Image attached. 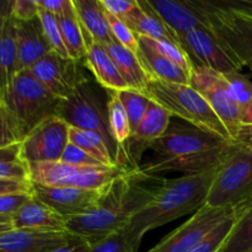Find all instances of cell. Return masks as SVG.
Masks as SVG:
<instances>
[{"instance_id":"6da1fadb","label":"cell","mask_w":252,"mask_h":252,"mask_svg":"<svg viewBox=\"0 0 252 252\" xmlns=\"http://www.w3.org/2000/svg\"><path fill=\"white\" fill-rule=\"evenodd\" d=\"M235 140L182 122H171L166 132L150 147L152 158L139 171L150 179L167 172L198 175L216 169Z\"/></svg>"},{"instance_id":"7a4b0ae2","label":"cell","mask_w":252,"mask_h":252,"mask_svg":"<svg viewBox=\"0 0 252 252\" xmlns=\"http://www.w3.org/2000/svg\"><path fill=\"white\" fill-rule=\"evenodd\" d=\"M150 177L139 170L126 172L102 189L97 204L90 212L66 221L69 233L89 246L126 230L133 217L153 199L155 189H147L143 181Z\"/></svg>"},{"instance_id":"3957f363","label":"cell","mask_w":252,"mask_h":252,"mask_svg":"<svg viewBox=\"0 0 252 252\" xmlns=\"http://www.w3.org/2000/svg\"><path fill=\"white\" fill-rule=\"evenodd\" d=\"M216 169L198 175L160 180L152 201L133 217L126 228L125 234L129 243L139 250L143 236L148 231L202 208L206 204Z\"/></svg>"},{"instance_id":"277c9868","label":"cell","mask_w":252,"mask_h":252,"mask_svg":"<svg viewBox=\"0 0 252 252\" xmlns=\"http://www.w3.org/2000/svg\"><path fill=\"white\" fill-rule=\"evenodd\" d=\"M111 91L106 90L95 79H88L69 97L61 100L57 117L63 120L69 127L91 130L105 140L111 159L116 166L127 171H135L127 153L120 148L111 134L108 123V102Z\"/></svg>"},{"instance_id":"5b68a950","label":"cell","mask_w":252,"mask_h":252,"mask_svg":"<svg viewBox=\"0 0 252 252\" xmlns=\"http://www.w3.org/2000/svg\"><path fill=\"white\" fill-rule=\"evenodd\" d=\"M61 100L29 70H24L17 73L1 105L22 142L42 122L57 116Z\"/></svg>"},{"instance_id":"8992f818","label":"cell","mask_w":252,"mask_h":252,"mask_svg":"<svg viewBox=\"0 0 252 252\" xmlns=\"http://www.w3.org/2000/svg\"><path fill=\"white\" fill-rule=\"evenodd\" d=\"M252 196V140L234 142L217 166L204 206L235 208Z\"/></svg>"},{"instance_id":"52a82bcc","label":"cell","mask_w":252,"mask_h":252,"mask_svg":"<svg viewBox=\"0 0 252 252\" xmlns=\"http://www.w3.org/2000/svg\"><path fill=\"white\" fill-rule=\"evenodd\" d=\"M145 95L169 111L172 117L181 118L199 129L213 133L224 139L233 140L225 126L212 110L208 102L191 85L150 80Z\"/></svg>"},{"instance_id":"ba28073f","label":"cell","mask_w":252,"mask_h":252,"mask_svg":"<svg viewBox=\"0 0 252 252\" xmlns=\"http://www.w3.org/2000/svg\"><path fill=\"white\" fill-rule=\"evenodd\" d=\"M209 22V30L229 56L252 73V12L228 0H197Z\"/></svg>"},{"instance_id":"9c48e42d","label":"cell","mask_w":252,"mask_h":252,"mask_svg":"<svg viewBox=\"0 0 252 252\" xmlns=\"http://www.w3.org/2000/svg\"><path fill=\"white\" fill-rule=\"evenodd\" d=\"M126 172L129 171L117 166H76L63 161L29 164L30 181L43 186L101 189Z\"/></svg>"},{"instance_id":"30bf717a","label":"cell","mask_w":252,"mask_h":252,"mask_svg":"<svg viewBox=\"0 0 252 252\" xmlns=\"http://www.w3.org/2000/svg\"><path fill=\"white\" fill-rule=\"evenodd\" d=\"M189 85L208 102L235 140L241 128V112L223 74L203 66H193Z\"/></svg>"},{"instance_id":"8fae6325","label":"cell","mask_w":252,"mask_h":252,"mask_svg":"<svg viewBox=\"0 0 252 252\" xmlns=\"http://www.w3.org/2000/svg\"><path fill=\"white\" fill-rule=\"evenodd\" d=\"M234 214V208L203 206L186 223L162 239L148 252H189L212 230Z\"/></svg>"},{"instance_id":"7c38bea8","label":"cell","mask_w":252,"mask_h":252,"mask_svg":"<svg viewBox=\"0 0 252 252\" xmlns=\"http://www.w3.org/2000/svg\"><path fill=\"white\" fill-rule=\"evenodd\" d=\"M85 65L71 58L51 52L29 69L30 73L53 95L66 98L89 78Z\"/></svg>"},{"instance_id":"4fadbf2b","label":"cell","mask_w":252,"mask_h":252,"mask_svg":"<svg viewBox=\"0 0 252 252\" xmlns=\"http://www.w3.org/2000/svg\"><path fill=\"white\" fill-rule=\"evenodd\" d=\"M69 126L59 117L48 118L34 128L21 143V155L27 164L59 161L68 145Z\"/></svg>"},{"instance_id":"5bb4252c","label":"cell","mask_w":252,"mask_h":252,"mask_svg":"<svg viewBox=\"0 0 252 252\" xmlns=\"http://www.w3.org/2000/svg\"><path fill=\"white\" fill-rule=\"evenodd\" d=\"M182 48L189 54L193 66H203L225 74L240 71L243 66L234 61L216 38L211 30L193 29L180 38Z\"/></svg>"},{"instance_id":"9a60e30c","label":"cell","mask_w":252,"mask_h":252,"mask_svg":"<svg viewBox=\"0 0 252 252\" xmlns=\"http://www.w3.org/2000/svg\"><path fill=\"white\" fill-rule=\"evenodd\" d=\"M102 189H85L69 186H43L32 184V194L61 214L66 221L90 212L97 204Z\"/></svg>"},{"instance_id":"2e32d148","label":"cell","mask_w":252,"mask_h":252,"mask_svg":"<svg viewBox=\"0 0 252 252\" xmlns=\"http://www.w3.org/2000/svg\"><path fill=\"white\" fill-rule=\"evenodd\" d=\"M81 240L69 231L12 229L0 235V252H52Z\"/></svg>"},{"instance_id":"e0dca14e","label":"cell","mask_w":252,"mask_h":252,"mask_svg":"<svg viewBox=\"0 0 252 252\" xmlns=\"http://www.w3.org/2000/svg\"><path fill=\"white\" fill-rule=\"evenodd\" d=\"M150 9L179 37L193 29H208L209 22L197 0H147Z\"/></svg>"},{"instance_id":"ac0fdd59","label":"cell","mask_w":252,"mask_h":252,"mask_svg":"<svg viewBox=\"0 0 252 252\" xmlns=\"http://www.w3.org/2000/svg\"><path fill=\"white\" fill-rule=\"evenodd\" d=\"M171 118L172 115L169 111L154 101H150L144 117L140 121L135 132L130 135L128 143V154L133 169H139L143 153L150 149V147L166 132L171 123Z\"/></svg>"},{"instance_id":"d6986e66","label":"cell","mask_w":252,"mask_h":252,"mask_svg":"<svg viewBox=\"0 0 252 252\" xmlns=\"http://www.w3.org/2000/svg\"><path fill=\"white\" fill-rule=\"evenodd\" d=\"M15 20V19H14ZM17 73L29 70L33 64L51 53L39 17L30 21H16Z\"/></svg>"},{"instance_id":"ffe728a7","label":"cell","mask_w":252,"mask_h":252,"mask_svg":"<svg viewBox=\"0 0 252 252\" xmlns=\"http://www.w3.org/2000/svg\"><path fill=\"white\" fill-rule=\"evenodd\" d=\"M12 224L14 229H32L54 233L68 231L66 219L43 202L38 201L33 194L16 213L12 214Z\"/></svg>"},{"instance_id":"44dd1931","label":"cell","mask_w":252,"mask_h":252,"mask_svg":"<svg viewBox=\"0 0 252 252\" xmlns=\"http://www.w3.org/2000/svg\"><path fill=\"white\" fill-rule=\"evenodd\" d=\"M84 65L90 70L94 79L106 90L111 93L129 90L126 81L121 76L117 66L106 52L105 47L97 42H86V57L84 59Z\"/></svg>"},{"instance_id":"7402d4cb","label":"cell","mask_w":252,"mask_h":252,"mask_svg":"<svg viewBox=\"0 0 252 252\" xmlns=\"http://www.w3.org/2000/svg\"><path fill=\"white\" fill-rule=\"evenodd\" d=\"M73 4L84 33L103 47L116 42L100 0H73Z\"/></svg>"},{"instance_id":"603a6c76","label":"cell","mask_w":252,"mask_h":252,"mask_svg":"<svg viewBox=\"0 0 252 252\" xmlns=\"http://www.w3.org/2000/svg\"><path fill=\"white\" fill-rule=\"evenodd\" d=\"M138 4L137 9L123 20L137 36L181 44L179 37L150 9L147 0H138Z\"/></svg>"},{"instance_id":"cb8c5ba5","label":"cell","mask_w":252,"mask_h":252,"mask_svg":"<svg viewBox=\"0 0 252 252\" xmlns=\"http://www.w3.org/2000/svg\"><path fill=\"white\" fill-rule=\"evenodd\" d=\"M17 75L16 24L10 16L0 30V101H4Z\"/></svg>"},{"instance_id":"d4e9b609","label":"cell","mask_w":252,"mask_h":252,"mask_svg":"<svg viewBox=\"0 0 252 252\" xmlns=\"http://www.w3.org/2000/svg\"><path fill=\"white\" fill-rule=\"evenodd\" d=\"M137 57L150 80H159L170 84L189 85L191 75L171 61L160 56L152 48L139 42Z\"/></svg>"},{"instance_id":"484cf974","label":"cell","mask_w":252,"mask_h":252,"mask_svg":"<svg viewBox=\"0 0 252 252\" xmlns=\"http://www.w3.org/2000/svg\"><path fill=\"white\" fill-rule=\"evenodd\" d=\"M105 49L113 61L115 65L117 66L118 71L127 84L128 89L145 95L150 79L143 69L137 54L118 44L117 42L108 44L105 47Z\"/></svg>"},{"instance_id":"4316f807","label":"cell","mask_w":252,"mask_h":252,"mask_svg":"<svg viewBox=\"0 0 252 252\" xmlns=\"http://www.w3.org/2000/svg\"><path fill=\"white\" fill-rule=\"evenodd\" d=\"M219 252H252V196L234 208V224Z\"/></svg>"},{"instance_id":"83f0119b","label":"cell","mask_w":252,"mask_h":252,"mask_svg":"<svg viewBox=\"0 0 252 252\" xmlns=\"http://www.w3.org/2000/svg\"><path fill=\"white\" fill-rule=\"evenodd\" d=\"M57 21L61 27L62 36H63L64 44L66 47L69 57L74 61L81 62L84 64V59L86 57V43L84 38V32L81 25L79 22L73 0L71 4L63 14L58 15Z\"/></svg>"},{"instance_id":"f1b7e54d","label":"cell","mask_w":252,"mask_h":252,"mask_svg":"<svg viewBox=\"0 0 252 252\" xmlns=\"http://www.w3.org/2000/svg\"><path fill=\"white\" fill-rule=\"evenodd\" d=\"M68 139L69 143L83 149L84 152L95 158L105 166H116L111 159L110 152H108L105 140L97 133L91 132V130L79 129L75 127H69Z\"/></svg>"},{"instance_id":"f546056e","label":"cell","mask_w":252,"mask_h":252,"mask_svg":"<svg viewBox=\"0 0 252 252\" xmlns=\"http://www.w3.org/2000/svg\"><path fill=\"white\" fill-rule=\"evenodd\" d=\"M108 123H110L111 134H112L115 142L120 145L121 149L127 153L128 158H129L128 143H129L130 134H132L129 120H128L127 112L116 93H111L110 102H108Z\"/></svg>"},{"instance_id":"4dcf8cb0","label":"cell","mask_w":252,"mask_h":252,"mask_svg":"<svg viewBox=\"0 0 252 252\" xmlns=\"http://www.w3.org/2000/svg\"><path fill=\"white\" fill-rule=\"evenodd\" d=\"M0 179L30 181L29 164L22 158L20 143L0 148Z\"/></svg>"},{"instance_id":"1f68e13d","label":"cell","mask_w":252,"mask_h":252,"mask_svg":"<svg viewBox=\"0 0 252 252\" xmlns=\"http://www.w3.org/2000/svg\"><path fill=\"white\" fill-rule=\"evenodd\" d=\"M138 39H139V42L144 43L145 46L152 48L153 51L159 53L160 56L165 57L166 59L171 61L172 63L179 65L180 68L184 69L187 74L191 75L193 65H192V62L191 59H189V54L185 52V49L182 48L181 44L171 43V42L166 41H160V39H153L149 38V37L143 36H138Z\"/></svg>"},{"instance_id":"d6a6232c","label":"cell","mask_w":252,"mask_h":252,"mask_svg":"<svg viewBox=\"0 0 252 252\" xmlns=\"http://www.w3.org/2000/svg\"><path fill=\"white\" fill-rule=\"evenodd\" d=\"M116 95L118 96L123 107H125L126 112H127L130 125V132L133 134L138 126H139L140 121L144 117L152 100L147 95H144V94L137 93V91L133 90L118 91V93H116Z\"/></svg>"},{"instance_id":"836d02e7","label":"cell","mask_w":252,"mask_h":252,"mask_svg":"<svg viewBox=\"0 0 252 252\" xmlns=\"http://www.w3.org/2000/svg\"><path fill=\"white\" fill-rule=\"evenodd\" d=\"M38 17L41 20L44 36H46L47 41L51 46L52 52L59 54L61 57H64V58H70L68 51H66L65 44H64L63 36H62L61 27H59L58 21H57V17L51 12L41 9V7H39Z\"/></svg>"},{"instance_id":"e575fe53","label":"cell","mask_w":252,"mask_h":252,"mask_svg":"<svg viewBox=\"0 0 252 252\" xmlns=\"http://www.w3.org/2000/svg\"><path fill=\"white\" fill-rule=\"evenodd\" d=\"M234 100L243 113L252 98V81L240 71H233L224 75Z\"/></svg>"},{"instance_id":"d590c367","label":"cell","mask_w":252,"mask_h":252,"mask_svg":"<svg viewBox=\"0 0 252 252\" xmlns=\"http://www.w3.org/2000/svg\"><path fill=\"white\" fill-rule=\"evenodd\" d=\"M106 17H107L108 25H110L111 33H112L113 39L117 42L118 44L123 46L125 48L129 49L133 53L137 54L138 49H139V39L138 36L127 26L125 21L116 17L115 15L110 14L105 10Z\"/></svg>"},{"instance_id":"8d00e7d4","label":"cell","mask_w":252,"mask_h":252,"mask_svg":"<svg viewBox=\"0 0 252 252\" xmlns=\"http://www.w3.org/2000/svg\"><path fill=\"white\" fill-rule=\"evenodd\" d=\"M234 224V214L219 224L214 230H212L196 248L192 249L189 252H219L221 246L225 243L226 238L230 234L231 228Z\"/></svg>"},{"instance_id":"74e56055","label":"cell","mask_w":252,"mask_h":252,"mask_svg":"<svg viewBox=\"0 0 252 252\" xmlns=\"http://www.w3.org/2000/svg\"><path fill=\"white\" fill-rule=\"evenodd\" d=\"M86 252H138V250L129 243L123 230L90 245Z\"/></svg>"},{"instance_id":"f35d334b","label":"cell","mask_w":252,"mask_h":252,"mask_svg":"<svg viewBox=\"0 0 252 252\" xmlns=\"http://www.w3.org/2000/svg\"><path fill=\"white\" fill-rule=\"evenodd\" d=\"M59 161H63L69 165H76V166H105L95 158H93L71 143H68Z\"/></svg>"},{"instance_id":"ab89813d","label":"cell","mask_w":252,"mask_h":252,"mask_svg":"<svg viewBox=\"0 0 252 252\" xmlns=\"http://www.w3.org/2000/svg\"><path fill=\"white\" fill-rule=\"evenodd\" d=\"M39 6L37 0H14L11 16L16 21H30L38 17Z\"/></svg>"},{"instance_id":"60d3db41","label":"cell","mask_w":252,"mask_h":252,"mask_svg":"<svg viewBox=\"0 0 252 252\" xmlns=\"http://www.w3.org/2000/svg\"><path fill=\"white\" fill-rule=\"evenodd\" d=\"M103 9L123 20L138 7V0H100Z\"/></svg>"},{"instance_id":"b9f144b4","label":"cell","mask_w":252,"mask_h":252,"mask_svg":"<svg viewBox=\"0 0 252 252\" xmlns=\"http://www.w3.org/2000/svg\"><path fill=\"white\" fill-rule=\"evenodd\" d=\"M31 197V193L0 194V216L15 214Z\"/></svg>"},{"instance_id":"7bdbcfd3","label":"cell","mask_w":252,"mask_h":252,"mask_svg":"<svg viewBox=\"0 0 252 252\" xmlns=\"http://www.w3.org/2000/svg\"><path fill=\"white\" fill-rule=\"evenodd\" d=\"M16 143L21 142L10 122L6 111L2 107V105H0V148L9 147Z\"/></svg>"},{"instance_id":"ee69618b","label":"cell","mask_w":252,"mask_h":252,"mask_svg":"<svg viewBox=\"0 0 252 252\" xmlns=\"http://www.w3.org/2000/svg\"><path fill=\"white\" fill-rule=\"evenodd\" d=\"M9 193H31V181H19V180L0 179V194Z\"/></svg>"},{"instance_id":"f6af8a7d","label":"cell","mask_w":252,"mask_h":252,"mask_svg":"<svg viewBox=\"0 0 252 252\" xmlns=\"http://www.w3.org/2000/svg\"><path fill=\"white\" fill-rule=\"evenodd\" d=\"M37 4L41 9L58 16L70 6L71 0H37Z\"/></svg>"},{"instance_id":"bcb514c9","label":"cell","mask_w":252,"mask_h":252,"mask_svg":"<svg viewBox=\"0 0 252 252\" xmlns=\"http://www.w3.org/2000/svg\"><path fill=\"white\" fill-rule=\"evenodd\" d=\"M89 250V245L85 241H79V243L73 244V245L64 246V248L58 249L56 251L52 252H86Z\"/></svg>"},{"instance_id":"7dc6e473","label":"cell","mask_w":252,"mask_h":252,"mask_svg":"<svg viewBox=\"0 0 252 252\" xmlns=\"http://www.w3.org/2000/svg\"><path fill=\"white\" fill-rule=\"evenodd\" d=\"M14 0H0V20H6L11 16Z\"/></svg>"},{"instance_id":"c3c4849f","label":"cell","mask_w":252,"mask_h":252,"mask_svg":"<svg viewBox=\"0 0 252 252\" xmlns=\"http://www.w3.org/2000/svg\"><path fill=\"white\" fill-rule=\"evenodd\" d=\"M14 229L12 216H0V235Z\"/></svg>"},{"instance_id":"681fc988","label":"cell","mask_w":252,"mask_h":252,"mask_svg":"<svg viewBox=\"0 0 252 252\" xmlns=\"http://www.w3.org/2000/svg\"><path fill=\"white\" fill-rule=\"evenodd\" d=\"M243 126H252V98L245 111L241 113V127Z\"/></svg>"},{"instance_id":"f907efd6","label":"cell","mask_w":252,"mask_h":252,"mask_svg":"<svg viewBox=\"0 0 252 252\" xmlns=\"http://www.w3.org/2000/svg\"><path fill=\"white\" fill-rule=\"evenodd\" d=\"M228 1L239 9L252 12V0H228Z\"/></svg>"},{"instance_id":"816d5d0a","label":"cell","mask_w":252,"mask_h":252,"mask_svg":"<svg viewBox=\"0 0 252 252\" xmlns=\"http://www.w3.org/2000/svg\"><path fill=\"white\" fill-rule=\"evenodd\" d=\"M4 21L5 20H0V30H1V26H2V24H4Z\"/></svg>"},{"instance_id":"f5cc1de1","label":"cell","mask_w":252,"mask_h":252,"mask_svg":"<svg viewBox=\"0 0 252 252\" xmlns=\"http://www.w3.org/2000/svg\"><path fill=\"white\" fill-rule=\"evenodd\" d=\"M0 105H1V101H0Z\"/></svg>"}]
</instances>
